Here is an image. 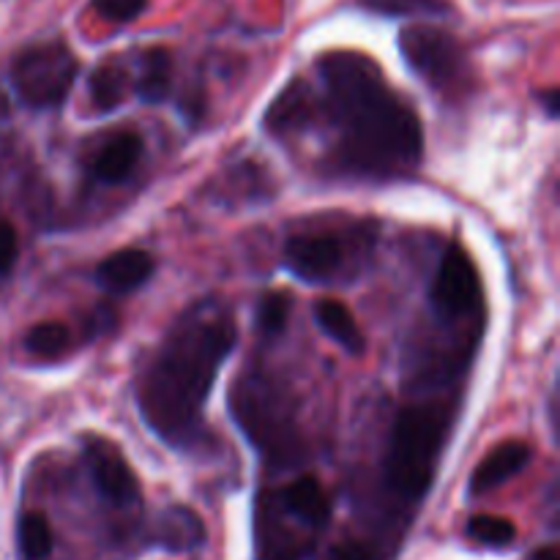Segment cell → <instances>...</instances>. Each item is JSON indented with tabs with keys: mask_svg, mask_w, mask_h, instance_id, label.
I'll return each mask as SVG.
<instances>
[{
	"mask_svg": "<svg viewBox=\"0 0 560 560\" xmlns=\"http://www.w3.org/2000/svg\"><path fill=\"white\" fill-rule=\"evenodd\" d=\"M317 71L337 129L339 164L370 178L416 170L424 151L419 115L392 91L375 60L359 52H328L317 60Z\"/></svg>",
	"mask_w": 560,
	"mask_h": 560,
	"instance_id": "cell-1",
	"label": "cell"
},
{
	"mask_svg": "<svg viewBox=\"0 0 560 560\" xmlns=\"http://www.w3.org/2000/svg\"><path fill=\"white\" fill-rule=\"evenodd\" d=\"M233 345V315L213 301L186 310L170 328L148 361L137 392L142 419L164 443L191 448L206 438L202 410Z\"/></svg>",
	"mask_w": 560,
	"mask_h": 560,
	"instance_id": "cell-2",
	"label": "cell"
},
{
	"mask_svg": "<svg viewBox=\"0 0 560 560\" xmlns=\"http://www.w3.org/2000/svg\"><path fill=\"white\" fill-rule=\"evenodd\" d=\"M454 408L443 399L405 405L397 413L386 448V485L399 501L419 503L435 481L438 463L448 443Z\"/></svg>",
	"mask_w": 560,
	"mask_h": 560,
	"instance_id": "cell-3",
	"label": "cell"
},
{
	"mask_svg": "<svg viewBox=\"0 0 560 560\" xmlns=\"http://www.w3.org/2000/svg\"><path fill=\"white\" fill-rule=\"evenodd\" d=\"M230 405H233L241 430L262 454L271 459H284V463H293L299 457L301 441L293 413L284 402V394H279L266 377L252 375L241 381L230 394Z\"/></svg>",
	"mask_w": 560,
	"mask_h": 560,
	"instance_id": "cell-4",
	"label": "cell"
},
{
	"mask_svg": "<svg viewBox=\"0 0 560 560\" xmlns=\"http://www.w3.org/2000/svg\"><path fill=\"white\" fill-rule=\"evenodd\" d=\"M399 49L410 69L446 96L468 91L470 66L457 36L432 25H410L399 33Z\"/></svg>",
	"mask_w": 560,
	"mask_h": 560,
	"instance_id": "cell-5",
	"label": "cell"
},
{
	"mask_svg": "<svg viewBox=\"0 0 560 560\" xmlns=\"http://www.w3.org/2000/svg\"><path fill=\"white\" fill-rule=\"evenodd\" d=\"M77 77V58L63 42H44L22 49L11 63L16 96L36 109L60 107Z\"/></svg>",
	"mask_w": 560,
	"mask_h": 560,
	"instance_id": "cell-6",
	"label": "cell"
},
{
	"mask_svg": "<svg viewBox=\"0 0 560 560\" xmlns=\"http://www.w3.org/2000/svg\"><path fill=\"white\" fill-rule=\"evenodd\" d=\"M481 279L463 246H448L432 282V306L443 320H463L481 310Z\"/></svg>",
	"mask_w": 560,
	"mask_h": 560,
	"instance_id": "cell-7",
	"label": "cell"
},
{
	"mask_svg": "<svg viewBox=\"0 0 560 560\" xmlns=\"http://www.w3.org/2000/svg\"><path fill=\"white\" fill-rule=\"evenodd\" d=\"M350 246L345 235L299 233L284 246V266L310 284H326L348 271Z\"/></svg>",
	"mask_w": 560,
	"mask_h": 560,
	"instance_id": "cell-8",
	"label": "cell"
},
{
	"mask_svg": "<svg viewBox=\"0 0 560 560\" xmlns=\"http://www.w3.org/2000/svg\"><path fill=\"white\" fill-rule=\"evenodd\" d=\"M85 463L104 501L113 503V506H126V503L137 501V495H140L137 476L115 443L104 441V438H88Z\"/></svg>",
	"mask_w": 560,
	"mask_h": 560,
	"instance_id": "cell-9",
	"label": "cell"
},
{
	"mask_svg": "<svg viewBox=\"0 0 560 560\" xmlns=\"http://www.w3.org/2000/svg\"><path fill=\"white\" fill-rule=\"evenodd\" d=\"M273 501L279 503V509L288 517H293L295 523L306 525L312 530L326 528L328 517H331V503H328L326 490L312 476H304V479H295L290 485H284Z\"/></svg>",
	"mask_w": 560,
	"mask_h": 560,
	"instance_id": "cell-10",
	"label": "cell"
},
{
	"mask_svg": "<svg viewBox=\"0 0 560 560\" xmlns=\"http://www.w3.org/2000/svg\"><path fill=\"white\" fill-rule=\"evenodd\" d=\"M530 446L523 441H506L498 448H492L485 457V463L474 470L470 476V492L474 495H485V492L495 490V487L506 485L512 476L523 474L525 465L530 463Z\"/></svg>",
	"mask_w": 560,
	"mask_h": 560,
	"instance_id": "cell-11",
	"label": "cell"
},
{
	"mask_svg": "<svg viewBox=\"0 0 560 560\" xmlns=\"http://www.w3.org/2000/svg\"><path fill=\"white\" fill-rule=\"evenodd\" d=\"M153 268H156V262L148 252L120 249L113 252L107 260H102V266L96 268V279L109 293H131L153 277Z\"/></svg>",
	"mask_w": 560,
	"mask_h": 560,
	"instance_id": "cell-12",
	"label": "cell"
},
{
	"mask_svg": "<svg viewBox=\"0 0 560 560\" xmlns=\"http://www.w3.org/2000/svg\"><path fill=\"white\" fill-rule=\"evenodd\" d=\"M142 156V140L135 131H120L109 137L91 162V173L104 184H120L131 175Z\"/></svg>",
	"mask_w": 560,
	"mask_h": 560,
	"instance_id": "cell-13",
	"label": "cell"
},
{
	"mask_svg": "<svg viewBox=\"0 0 560 560\" xmlns=\"http://www.w3.org/2000/svg\"><path fill=\"white\" fill-rule=\"evenodd\" d=\"M170 85H173V58H170L167 49L153 47L142 52L135 77L137 96L145 104H159L167 98Z\"/></svg>",
	"mask_w": 560,
	"mask_h": 560,
	"instance_id": "cell-14",
	"label": "cell"
},
{
	"mask_svg": "<svg viewBox=\"0 0 560 560\" xmlns=\"http://www.w3.org/2000/svg\"><path fill=\"white\" fill-rule=\"evenodd\" d=\"M315 115V98H312L310 88L304 82H293L277 102L271 104L266 115V126L277 135V131H295L306 126Z\"/></svg>",
	"mask_w": 560,
	"mask_h": 560,
	"instance_id": "cell-15",
	"label": "cell"
},
{
	"mask_svg": "<svg viewBox=\"0 0 560 560\" xmlns=\"http://www.w3.org/2000/svg\"><path fill=\"white\" fill-rule=\"evenodd\" d=\"M315 317L317 323H320L323 331H326L334 342L342 345L348 353L359 355L361 350H364V334H361L353 312H350L342 301H334V299L317 301Z\"/></svg>",
	"mask_w": 560,
	"mask_h": 560,
	"instance_id": "cell-16",
	"label": "cell"
},
{
	"mask_svg": "<svg viewBox=\"0 0 560 560\" xmlns=\"http://www.w3.org/2000/svg\"><path fill=\"white\" fill-rule=\"evenodd\" d=\"M129 69L118 60H109V63H102L91 74V98L98 109L109 113V109L120 107V102L129 93Z\"/></svg>",
	"mask_w": 560,
	"mask_h": 560,
	"instance_id": "cell-17",
	"label": "cell"
},
{
	"mask_svg": "<svg viewBox=\"0 0 560 560\" xmlns=\"http://www.w3.org/2000/svg\"><path fill=\"white\" fill-rule=\"evenodd\" d=\"M206 536L202 530L200 517L189 509H170L159 520V541L164 547H173V550H186V547H197Z\"/></svg>",
	"mask_w": 560,
	"mask_h": 560,
	"instance_id": "cell-18",
	"label": "cell"
},
{
	"mask_svg": "<svg viewBox=\"0 0 560 560\" xmlns=\"http://www.w3.org/2000/svg\"><path fill=\"white\" fill-rule=\"evenodd\" d=\"M364 11L381 16H448V0H359Z\"/></svg>",
	"mask_w": 560,
	"mask_h": 560,
	"instance_id": "cell-19",
	"label": "cell"
},
{
	"mask_svg": "<svg viewBox=\"0 0 560 560\" xmlns=\"http://www.w3.org/2000/svg\"><path fill=\"white\" fill-rule=\"evenodd\" d=\"M16 539H20V550L27 560H44L52 552V528H49L47 517L38 512L22 514Z\"/></svg>",
	"mask_w": 560,
	"mask_h": 560,
	"instance_id": "cell-20",
	"label": "cell"
},
{
	"mask_svg": "<svg viewBox=\"0 0 560 560\" xmlns=\"http://www.w3.org/2000/svg\"><path fill=\"white\" fill-rule=\"evenodd\" d=\"M71 342V334L63 323H38L31 331L25 334V348L31 350L33 355H42V359H55V355L63 353Z\"/></svg>",
	"mask_w": 560,
	"mask_h": 560,
	"instance_id": "cell-21",
	"label": "cell"
},
{
	"mask_svg": "<svg viewBox=\"0 0 560 560\" xmlns=\"http://www.w3.org/2000/svg\"><path fill=\"white\" fill-rule=\"evenodd\" d=\"M468 534L487 547H506L512 545L514 536H517V528H514L506 517H495V514H476V517H470L468 523Z\"/></svg>",
	"mask_w": 560,
	"mask_h": 560,
	"instance_id": "cell-22",
	"label": "cell"
},
{
	"mask_svg": "<svg viewBox=\"0 0 560 560\" xmlns=\"http://www.w3.org/2000/svg\"><path fill=\"white\" fill-rule=\"evenodd\" d=\"M290 317V295L271 290L260 299V310H257V328L262 337H279L288 326Z\"/></svg>",
	"mask_w": 560,
	"mask_h": 560,
	"instance_id": "cell-23",
	"label": "cell"
},
{
	"mask_svg": "<svg viewBox=\"0 0 560 560\" xmlns=\"http://www.w3.org/2000/svg\"><path fill=\"white\" fill-rule=\"evenodd\" d=\"M148 0H93V9L109 22H131L145 11Z\"/></svg>",
	"mask_w": 560,
	"mask_h": 560,
	"instance_id": "cell-24",
	"label": "cell"
},
{
	"mask_svg": "<svg viewBox=\"0 0 560 560\" xmlns=\"http://www.w3.org/2000/svg\"><path fill=\"white\" fill-rule=\"evenodd\" d=\"M16 255H20V244H16L14 228L0 219V273H9L14 268Z\"/></svg>",
	"mask_w": 560,
	"mask_h": 560,
	"instance_id": "cell-25",
	"label": "cell"
},
{
	"mask_svg": "<svg viewBox=\"0 0 560 560\" xmlns=\"http://www.w3.org/2000/svg\"><path fill=\"white\" fill-rule=\"evenodd\" d=\"M331 560H377L375 552L370 547L359 545V541H348V545H339L331 552Z\"/></svg>",
	"mask_w": 560,
	"mask_h": 560,
	"instance_id": "cell-26",
	"label": "cell"
},
{
	"mask_svg": "<svg viewBox=\"0 0 560 560\" xmlns=\"http://www.w3.org/2000/svg\"><path fill=\"white\" fill-rule=\"evenodd\" d=\"M539 98H541V102H545L547 115H550V118H556L558 107H560V102H558V88H547L545 93H539Z\"/></svg>",
	"mask_w": 560,
	"mask_h": 560,
	"instance_id": "cell-27",
	"label": "cell"
},
{
	"mask_svg": "<svg viewBox=\"0 0 560 560\" xmlns=\"http://www.w3.org/2000/svg\"><path fill=\"white\" fill-rule=\"evenodd\" d=\"M530 560H560L558 558V547H541L539 552H534V558Z\"/></svg>",
	"mask_w": 560,
	"mask_h": 560,
	"instance_id": "cell-28",
	"label": "cell"
},
{
	"mask_svg": "<svg viewBox=\"0 0 560 560\" xmlns=\"http://www.w3.org/2000/svg\"><path fill=\"white\" fill-rule=\"evenodd\" d=\"M5 113H9V107H5V98L3 96H0V118H3V115Z\"/></svg>",
	"mask_w": 560,
	"mask_h": 560,
	"instance_id": "cell-29",
	"label": "cell"
}]
</instances>
